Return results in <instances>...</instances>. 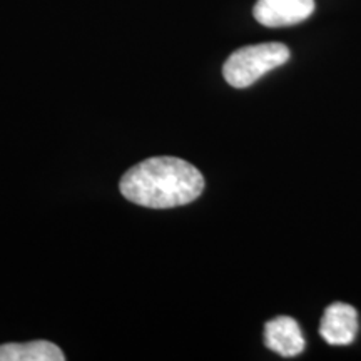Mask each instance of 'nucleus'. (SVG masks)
I'll return each instance as SVG.
<instances>
[{
    "label": "nucleus",
    "instance_id": "nucleus-4",
    "mask_svg": "<svg viewBox=\"0 0 361 361\" xmlns=\"http://www.w3.org/2000/svg\"><path fill=\"white\" fill-rule=\"evenodd\" d=\"M358 333V313L351 305L333 303L324 311L319 335L329 345H351Z\"/></svg>",
    "mask_w": 361,
    "mask_h": 361
},
{
    "label": "nucleus",
    "instance_id": "nucleus-5",
    "mask_svg": "<svg viewBox=\"0 0 361 361\" xmlns=\"http://www.w3.org/2000/svg\"><path fill=\"white\" fill-rule=\"evenodd\" d=\"M264 343L271 351L281 356H296L303 353L306 346L300 324L290 316H278L266 323Z\"/></svg>",
    "mask_w": 361,
    "mask_h": 361
},
{
    "label": "nucleus",
    "instance_id": "nucleus-6",
    "mask_svg": "<svg viewBox=\"0 0 361 361\" xmlns=\"http://www.w3.org/2000/svg\"><path fill=\"white\" fill-rule=\"evenodd\" d=\"M66 355L51 341L7 343L0 346V361H64Z\"/></svg>",
    "mask_w": 361,
    "mask_h": 361
},
{
    "label": "nucleus",
    "instance_id": "nucleus-2",
    "mask_svg": "<svg viewBox=\"0 0 361 361\" xmlns=\"http://www.w3.org/2000/svg\"><path fill=\"white\" fill-rule=\"evenodd\" d=\"M290 56V49L279 42L246 45L233 52L226 61L224 79L236 89L250 87L269 71L286 64Z\"/></svg>",
    "mask_w": 361,
    "mask_h": 361
},
{
    "label": "nucleus",
    "instance_id": "nucleus-1",
    "mask_svg": "<svg viewBox=\"0 0 361 361\" xmlns=\"http://www.w3.org/2000/svg\"><path fill=\"white\" fill-rule=\"evenodd\" d=\"M119 188L126 200L134 204L168 209L196 201L204 189V178L188 161L162 156L130 168Z\"/></svg>",
    "mask_w": 361,
    "mask_h": 361
},
{
    "label": "nucleus",
    "instance_id": "nucleus-3",
    "mask_svg": "<svg viewBox=\"0 0 361 361\" xmlns=\"http://www.w3.org/2000/svg\"><path fill=\"white\" fill-rule=\"evenodd\" d=\"M314 12V0H258L255 19L264 27L300 24Z\"/></svg>",
    "mask_w": 361,
    "mask_h": 361
}]
</instances>
